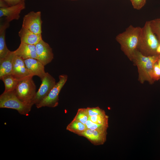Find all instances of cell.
Returning a JSON list of instances; mask_svg holds the SVG:
<instances>
[{
	"label": "cell",
	"mask_w": 160,
	"mask_h": 160,
	"mask_svg": "<svg viewBox=\"0 0 160 160\" xmlns=\"http://www.w3.org/2000/svg\"><path fill=\"white\" fill-rule=\"evenodd\" d=\"M141 30L142 28L130 25L116 36V40L120 44L121 50L131 61L137 50Z\"/></svg>",
	"instance_id": "1"
},
{
	"label": "cell",
	"mask_w": 160,
	"mask_h": 160,
	"mask_svg": "<svg viewBox=\"0 0 160 160\" xmlns=\"http://www.w3.org/2000/svg\"><path fill=\"white\" fill-rule=\"evenodd\" d=\"M159 58V55L146 56L137 50L135 52L132 61L137 68L138 79L140 83L147 81L152 84L154 82L152 78L153 68Z\"/></svg>",
	"instance_id": "2"
},
{
	"label": "cell",
	"mask_w": 160,
	"mask_h": 160,
	"mask_svg": "<svg viewBox=\"0 0 160 160\" xmlns=\"http://www.w3.org/2000/svg\"><path fill=\"white\" fill-rule=\"evenodd\" d=\"M159 41L152 31L149 21L142 28L137 50L146 56L157 55Z\"/></svg>",
	"instance_id": "3"
},
{
	"label": "cell",
	"mask_w": 160,
	"mask_h": 160,
	"mask_svg": "<svg viewBox=\"0 0 160 160\" xmlns=\"http://www.w3.org/2000/svg\"><path fill=\"white\" fill-rule=\"evenodd\" d=\"M33 76H30L19 81L14 90L18 98L24 103L32 106L35 97L36 86L33 79Z\"/></svg>",
	"instance_id": "4"
},
{
	"label": "cell",
	"mask_w": 160,
	"mask_h": 160,
	"mask_svg": "<svg viewBox=\"0 0 160 160\" xmlns=\"http://www.w3.org/2000/svg\"><path fill=\"white\" fill-rule=\"evenodd\" d=\"M32 106L21 101L16 96L14 90L4 92L0 95V108L17 110L22 115H28Z\"/></svg>",
	"instance_id": "5"
},
{
	"label": "cell",
	"mask_w": 160,
	"mask_h": 160,
	"mask_svg": "<svg viewBox=\"0 0 160 160\" xmlns=\"http://www.w3.org/2000/svg\"><path fill=\"white\" fill-rule=\"evenodd\" d=\"M68 78L67 75L59 76V81L51 90L48 95L39 103L36 105L38 108L43 107L54 108L58 105L59 94L66 82Z\"/></svg>",
	"instance_id": "6"
},
{
	"label": "cell",
	"mask_w": 160,
	"mask_h": 160,
	"mask_svg": "<svg viewBox=\"0 0 160 160\" xmlns=\"http://www.w3.org/2000/svg\"><path fill=\"white\" fill-rule=\"evenodd\" d=\"M41 13L31 11L25 15L23 18L22 27L37 34H41Z\"/></svg>",
	"instance_id": "7"
},
{
	"label": "cell",
	"mask_w": 160,
	"mask_h": 160,
	"mask_svg": "<svg viewBox=\"0 0 160 160\" xmlns=\"http://www.w3.org/2000/svg\"><path fill=\"white\" fill-rule=\"evenodd\" d=\"M41 81L40 86L36 92L34 100V104L36 105L39 103L48 95L57 83L55 78L48 72L46 73Z\"/></svg>",
	"instance_id": "8"
},
{
	"label": "cell",
	"mask_w": 160,
	"mask_h": 160,
	"mask_svg": "<svg viewBox=\"0 0 160 160\" xmlns=\"http://www.w3.org/2000/svg\"><path fill=\"white\" fill-rule=\"evenodd\" d=\"M37 60L45 66L50 63L54 58L52 49L42 39L35 45Z\"/></svg>",
	"instance_id": "9"
},
{
	"label": "cell",
	"mask_w": 160,
	"mask_h": 160,
	"mask_svg": "<svg viewBox=\"0 0 160 160\" xmlns=\"http://www.w3.org/2000/svg\"><path fill=\"white\" fill-rule=\"evenodd\" d=\"M25 1L7 7H0V17H5V20L10 23L14 20H18L21 11L25 8Z\"/></svg>",
	"instance_id": "10"
},
{
	"label": "cell",
	"mask_w": 160,
	"mask_h": 160,
	"mask_svg": "<svg viewBox=\"0 0 160 160\" xmlns=\"http://www.w3.org/2000/svg\"><path fill=\"white\" fill-rule=\"evenodd\" d=\"M11 74L19 81L30 76H33L27 68L24 59L15 55L13 59Z\"/></svg>",
	"instance_id": "11"
},
{
	"label": "cell",
	"mask_w": 160,
	"mask_h": 160,
	"mask_svg": "<svg viewBox=\"0 0 160 160\" xmlns=\"http://www.w3.org/2000/svg\"><path fill=\"white\" fill-rule=\"evenodd\" d=\"M25 65L29 72L33 76H37L41 80L45 76L46 72L44 66L40 61L34 58L24 60Z\"/></svg>",
	"instance_id": "12"
},
{
	"label": "cell",
	"mask_w": 160,
	"mask_h": 160,
	"mask_svg": "<svg viewBox=\"0 0 160 160\" xmlns=\"http://www.w3.org/2000/svg\"><path fill=\"white\" fill-rule=\"evenodd\" d=\"M107 132L87 129L79 135L84 137L95 145L103 144L106 141Z\"/></svg>",
	"instance_id": "13"
},
{
	"label": "cell",
	"mask_w": 160,
	"mask_h": 160,
	"mask_svg": "<svg viewBox=\"0 0 160 160\" xmlns=\"http://www.w3.org/2000/svg\"><path fill=\"white\" fill-rule=\"evenodd\" d=\"M15 55L24 60L34 58L37 60L35 45L21 42L18 48L14 51Z\"/></svg>",
	"instance_id": "14"
},
{
	"label": "cell",
	"mask_w": 160,
	"mask_h": 160,
	"mask_svg": "<svg viewBox=\"0 0 160 160\" xmlns=\"http://www.w3.org/2000/svg\"><path fill=\"white\" fill-rule=\"evenodd\" d=\"M21 42L35 45L42 39L41 34H37L22 27L18 32Z\"/></svg>",
	"instance_id": "15"
},
{
	"label": "cell",
	"mask_w": 160,
	"mask_h": 160,
	"mask_svg": "<svg viewBox=\"0 0 160 160\" xmlns=\"http://www.w3.org/2000/svg\"><path fill=\"white\" fill-rule=\"evenodd\" d=\"M15 55L10 51L3 59L0 60V79L4 76L11 74Z\"/></svg>",
	"instance_id": "16"
},
{
	"label": "cell",
	"mask_w": 160,
	"mask_h": 160,
	"mask_svg": "<svg viewBox=\"0 0 160 160\" xmlns=\"http://www.w3.org/2000/svg\"><path fill=\"white\" fill-rule=\"evenodd\" d=\"M9 23L5 20L0 25V60L4 58L10 51L7 48L5 41V34Z\"/></svg>",
	"instance_id": "17"
},
{
	"label": "cell",
	"mask_w": 160,
	"mask_h": 160,
	"mask_svg": "<svg viewBox=\"0 0 160 160\" xmlns=\"http://www.w3.org/2000/svg\"><path fill=\"white\" fill-rule=\"evenodd\" d=\"M0 79L3 81L5 85L4 92L14 90L19 82L11 74L5 75Z\"/></svg>",
	"instance_id": "18"
},
{
	"label": "cell",
	"mask_w": 160,
	"mask_h": 160,
	"mask_svg": "<svg viewBox=\"0 0 160 160\" xmlns=\"http://www.w3.org/2000/svg\"><path fill=\"white\" fill-rule=\"evenodd\" d=\"M66 129L79 135L87 129L85 124L73 119L66 127Z\"/></svg>",
	"instance_id": "19"
},
{
	"label": "cell",
	"mask_w": 160,
	"mask_h": 160,
	"mask_svg": "<svg viewBox=\"0 0 160 160\" xmlns=\"http://www.w3.org/2000/svg\"><path fill=\"white\" fill-rule=\"evenodd\" d=\"M89 117L86 108H80L78 109L73 119L80 121L85 124L88 120Z\"/></svg>",
	"instance_id": "20"
},
{
	"label": "cell",
	"mask_w": 160,
	"mask_h": 160,
	"mask_svg": "<svg viewBox=\"0 0 160 160\" xmlns=\"http://www.w3.org/2000/svg\"><path fill=\"white\" fill-rule=\"evenodd\" d=\"M88 119L95 123L108 126V117L106 114L89 117Z\"/></svg>",
	"instance_id": "21"
},
{
	"label": "cell",
	"mask_w": 160,
	"mask_h": 160,
	"mask_svg": "<svg viewBox=\"0 0 160 160\" xmlns=\"http://www.w3.org/2000/svg\"><path fill=\"white\" fill-rule=\"evenodd\" d=\"M85 124L87 129L95 130L103 132H107V130L108 127L94 123L89 119L87 121Z\"/></svg>",
	"instance_id": "22"
},
{
	"label": "cell",
	"mask_w": 160,
	"mask_h": 160,
	"mask_svg": "<svg viewBox=\"0 0 160 160\" xmlns=\"http://www.w3.org/2000/svg\"><path fill=\"white\" fill-rule=\"evenodd\" d=\"M151 29L160 41V17L149 21Z\"/></svg>",
	"instance_id": "23"
},
{
	"label": "cell",
	"mask_w": 160,
	"mask_h": 160,
	"mask_svg": "<svg viewBox=\"0 0 160 160\" xmlns=\"http://www.w3.org/2000/svg\"><path fill=\"white\" fill-rule=\"evenodd\" d=\"M89 117L102 115L105 114L104 110L98 107L86 108Z\"/></svg>",
	"instance_id": "24"
},
{
	"label": "cell",
	"mask_w": 160,
	"mask_h": 160,
	"mask_svg": "<svg viewBox=\"0 0 160 160\" xmlns=\"http://www.w3.org/2000/svg\"><path fill=\"white\" fill-rule=\"evenodd\" d=\"M133 8L139 10L145 4L146 0H130Z\"/></svg>",
	"instance_id": "25"
},
{
	"label": "cell",
	"mask_w": 160,
	"mask_h": 160,
	"mask_svg": "<svg viewBox=\"0 0 160 160\" xmlns=\"http://www.w3.org/2000/svg\"><path fill=\"white\" fill-rule=\"evenodd\" d=\"M152 78L154 81L158 80L160 79V68L157 62L153 66Z\"/></svg>",
	"instance_id": "26"
},
{
	"label": "cell",
	"mask_w": 160,
	"mask_h": 160,
	"mask_svg": "<svg viewBox=\"0 0 160 160\" xmlns=\"http://www.w3.org/2000/svg\"><path fill=\"white\" fill-rule=\"evenodd\" d=\"M9 6H12L17 4L23 1L22 0H3Z\"/></svg>",
	"instance_id": "27"
},
{
	"label": "cell",
	"mask_w": 160,
	"mask_h": 160,
	"mask_svg": "<svg viewBox=\"0 0 160 160\" xmlns=\"http://www.w3.org/2000/svg\"><path fill=\"white\" fill-rule=\"evenodd\" d=\"M159 45L157 50V55L160 54V41H159Z\"/></svg>",
	"instance_id": "28"
},
{
	"label": "cell",
	"mask_w": 160,
	"mask_h": 160,
	"mask_svg": "<svg viewBox=\"0 0 160 160\" xmlns=\"http://www.w3.org/2000/svg\"><path fill=\"white\" fill-rule=\"evenodd\" d=\"M157 63L159 67L160 68V54L159 55V58L157 62Z\"/></svg>",
	"instance_id": "29"
},
{
	"label": "cell",
	"mask_w": 160,
	"mask_h": 160,
	"mask_svg": "<svg viewBox=\"0 0 160 160\" xmlns=\"http://www.w3.org/2000/svg\"><path fill=\"white\" fill-rule=\"evenodd\" d=\"M71 0V1H76V0Z\"/></svg>",
	"instance_id": "30"
},
{
	"label": "cell",
	"mask_w": 160,
	"mask_h": 160,
	"mask_svg": "<svg viewBox=\"0 0 160 160\" xmlns=\"http://www.w3.org/2000/svg\"><path fill=\"white\" fill-rule=\"evenodd\" d=\"M23 1H25V0H22Z\"/></svg>",
	"instance_id": "31"
}]
</instances>
